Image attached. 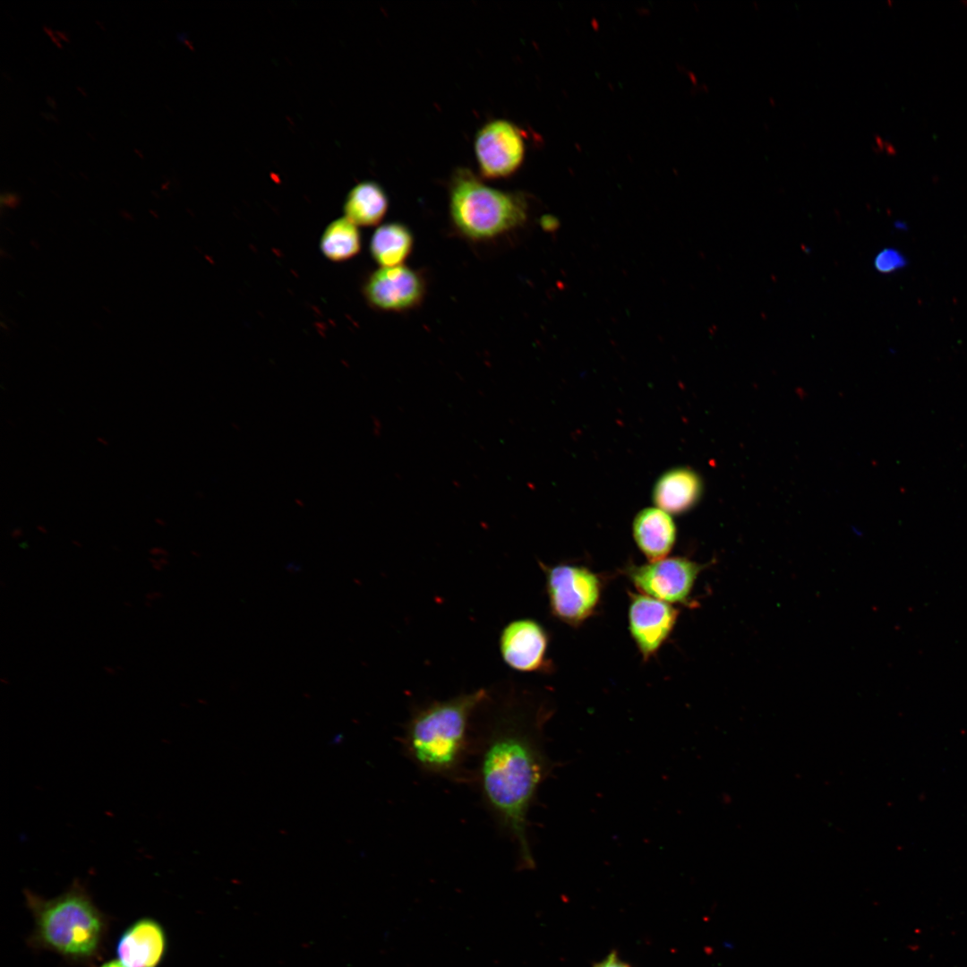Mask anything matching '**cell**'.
I'll use <instances>...</instances> for the list:
<instances>
[{
    "label": "cell",
    "mask_w": 967,
    "mask_h": 967,
    "mask_svg": "<svg viewBox=\"0 0 967 967\" xmlns=\"http://www.w3.org/2000/svg\"><path fill=\"white\" fill-rule=\"evenodd\" d=\"M100 967H125L119 960H112L103 963Z\"/></svg>",
    "instance_id": "21"
},
{
    "label": "cell",
    "mask_w": 967,
    "mask_h": 967,
    "mask_svg": "<svg viewBox=\"0 0 967 967\" xmlns=\"http://www.w3.org/2000/svg\"><path fill=\"white\" fill-rule=\"evenodd\" d=\"M2 202L13 209L19 204L20 198L17 194L7 193L2 196Z\"/></svg>",
    "instance_id": "20"
},
{
    "label": "cell",
    "mask_w": 967,
    "mask_h": 967,
    "mask_svg": "<svg viewBox=\"0 0 967 967\" xmlns=\"http://www.w3.org/2000/svg\"><path fill=\"white\" fill-rule=\"evenodd\" d=\"M47 103H48L49 105H51L53 108H56V101L54 100V98H51V101H50V99H49L48 98H47Z\"/></svg>",
    "instance_id": "22"
},
{
    "label": "cell",
    "mask_w": 967,
    "mask_h": 967,
    "mask_svg": "<svg viewBox=\"0 0 967 967\" xmlns=\"http://www.w3.org/2000/svg\"><path fill=\"white\" fill-rule=\"evenodd\" d=\"M413 246L414 235L408 227L400 222H389L373 232L370 252L381 267H393L404 263Z\"/></svg>",
    "instance_id": "15"
},
{
    "label": "cell",
    "mask_w": 967,
    "mask_h": 967,
    "mask_svg": "<svg viewBox=\"0 0 967 967\" xmlns=\"http://www.w3.org/2000/svg\"><path fill=\"white\" fill-rule=\"evenodd\" d=\"M545 579V593L552 617L579 627L595 615L602 599V577L586 566L539 562Z\"/></svg>",
    "instance_id": "5"
},
{
    "label": "cell",
    "mask_w": 967,
    "mask_h": 967,
    "mask_svg": "<svg viewBox=\"0 0 967 967\" xmlns=\"http://www.w3.org/2000/svg\"><path fill=\"white\" fill-rule=\"evenodd\" d=\"M167 947L166 934L156 920H138L121 935L117 946L118 960L125 967H157Z\"/></svg>",
    "instance_id": "11"
},
{
    "label": "cell",
    "mask_w": 967,
    "mask_h": 967,
    "mask_svg": "<svg viewBox=\"0 0 967 967\" xmlns=\"http://www.w3.org/2000/svg\"><path fill=\"white\" fill-rule=\"evenodd\" d=\"M363 293L372 308L402 312L421 304L426 282L421 272L404 264L381 267L367 277Z\"/></svg>",
    "instance_id": "8"
},
{
    "label": "cell",
    "mask_w": 967,
    "mask_h": 967,
    "mask_svg": "<svg viewBox=\"0 0 967 967\" xmlns=\"http://www.w3.org/2000/svg\"><path fill=\"white\" fill-rule=\"evenodd\" d=\"M56 33L57 35H60V37H61L62 39H65V40H67V41H68V39H67L65 38L64 34V33H62L61 31H56Z\"/></svg>",
    "instance_id": "23"
},
{
    "label": "cell",
    "mask_w": 967,
    "mask_h": 967,
    "mask_svg": "<svg viewBox=\"0 0 967 967\" xmlns=\"http://www.w3.org/2000/svg\"><path fill=\"white\" fill-rule=\"evenodd\" d=\"M525 151L523 132L508 120L485 124L475 138V153L484 178L499 179L513 175L520 167Z\"/></svg>",
    "instance_id": "7"
},
{
    "label": "cell",
    "mask_w": 967,
    "mask_h": 967,
    "mask_svg": "<svg viewBox=\"0 0 967 967\" xmlns=\"http://www.w3.org/2000/svg\"><path fill=\"white\" fill-rule=\"evenodd\" d=\"M25 897L35 920L33 939L39 946L73 960L89 959L98 952L105 919L81 883L75 881L49 900L30 891Z\"/></svg>",
    "instance_id": "3"
},
{
    "label": "cell",
    "mask_w": 967,
    "mask_h": 967,
    "mask_svg": "<svg viewBox=\"0 0 967 967\" xmlns=\"http://www.w3.org/2000/svg\"><path fill=\"white\" fill-rule=\"evenodd\" d=\"M361 245V234L357 226L344 217L329 223L320 241L322 254L332 261H344L353 258L360 252Z\"/></svg>",
    "instance_id": "16"
},
{
    "label": "cell",
    "mask_w": 967,
    "mask_h": 967,
    "mask_svg": "<svg viewBox=\"0 0 967 967\" xmlns=\"http://www.w3.org/2000/svg\"><path fill=\"white\" fill-rule=\"evenodd\" d=\"M632 535L638 550L648 561H654L666 558L672 550L677 528L669 513L658 508H646L635 517Z\"/></svg>",
    "instance_id": "13"
},
{
    "label": "cell",
    "mask_w": 967,
    "mask_h": 967,
    "mask_svg": "<svg viewBox=\"0 0 967 967\" xmlns=\"http://www.w3.org/2000/svg\"><path fill=\"white\" fill-rule=\"evenodd\" d=\"M593 967H631L627 963L623 962L616 951H612L601 962L595 963Z\"/></svg>",
    "instance_id": "18"
},
{
    "label": "cell",
    "mask_w": 967,
    "mask_h": 967,
    "mask_svg": "<svg viewBox=\"0 0 967 967\" xmlns=\"http://www.w3.org/2000/svg\"><path fill=\"white\" fill-rule=\"evenodd\" d=\"M389 208L384 189L374 181H363L347 193L344 203L345 218L355 225L372 227L379 224Z\"/></svg>",
    "instance_id": "14"
},
{
    "label": "cell",
    "mask_w": 967,
    "mask_h": 967,
    "mask_svg": "<svg viewBox=\"0 0 967 967\" xmlns=\"http://www.w3.org/2000/svg\"><path fill=\"white\" fill-rule=\"evenodd\" d=\"M541 225L544 230L552 232L559 227V220L553 216L546 215L541 218Z\"/></svg>",
    "instance_id": "19"
},
{
    "label": "cell",
    "mask_w": 967,
    "mask_h": 967,
    "mask_svg": "<svg viewBox=\"0 0 967 967\" xmlns=\"http://www.w3.org/2000/svg\"><path fill=\"white\" fill-rule=\"evenodd\" d=\"M544 709L509 706L498 712L481 741L475 772L484 802L527 868L535 865L528 812L552 770L543 739Z\"/></svg>",
    "instance_id": "1"
},
{
    "label": "cell",
    "mask_w": 967,
    "mask_h": 967,
    "mask_svg": "<svg viewBox=\"0 0 967 967\" xmlns=\"http://www.w3.org/2000/svg\"><path fill=\"white\" fill-rule=\"evenodd\" d=\"M449 210L458 233L477 242L521 227L528 216V205L521 193L490 187L466 168H458L452 175Z\"/></svg>",
    "instance_id": "4"
},
{
    "label": "cell",
    "mask_w": 967,
    "mask_h": 967,
    "mask_svg": "<svg viewBox=\"0 0 967 967\" xmlns=\"http://www.w3.org/2000/svg\"><path fill=\"white\" fill-rule=\"evenodd\" d=\"M706 567L686 557H666L626 568L638 592L657 600L686 606L695 605L691 594L700 572Z\"/></svg>",
    "instance_id": "6"
},
{
    "label": "cell",
    "mask_w": 967,
    "mask_h": 967,
    "mask_svg": "<svg viewBox=\"0 0 967 967\" xmlns=\"http://www.w3.org/2000/svg\"><path fill=\"white\" fill-rule=\"evenodd\" d=\"M628 623L630 637L644 661L657 654L671 636L680 611L651 596L629 592Z\"/></svg>",
    "instance_id": "10"
},
{
    "label": "cell",
    "mask_w": 967,
    "mask_h": 967,
    "mask_svg": "<svg viewBox=\"0 0 967 967\" xmlns=\"http://www.w3.org/2000/svg\"><path fill=\"white\" fill-rule=\"evenodd\" d=\"M488 697L485 689H478L416 708L404 735L409 758L431 774L449 778L460 774L468 752L471 718Z\"/></svg>",
    "instance_id": "2"
},
{
    "label": "cell",
    "mask_w": 967,
    "mask_h": 967,
    "mask_svg": "<svg viewBox=\"0 0 967 967\" xmlns=\"http://www.w3.org/2000/svg\"><path fill=\"white\" fill-rule=\"evenodd\" d=\"M907 264L904 255L894 248L881 250L874 259L875 269L881 273H891Z\"/></svg>",
    "instance_id": "17"
},
{
    "label": "cell",
    "mask_w": 967,
    "mask_h": 967,
    "mask_svg": "<svg viewBox=\"0 0 967 967\" xmlns=\"http://www.w3.org/2000/svg\"><path fill=\"white\" fill-rule=\"evenodd\" d=\"M702 487L701 478L695 471L677 466L659 476L653 487L652 499L658 509L669 514H683L698 502Z\"/></svg>",
    "instance_id": "12"
},
{
    "label": "cell",
    "mask_w": 967,
    "mask_h": 967,
    "mask_svg": "<svg viewBox=\"0 0 967 967\" xmlns=\"http://www.w3.org/2000/svg\"><path fill=\"white\" fill-rule=\"evenodd\" d=\"M550 635L532 618L508 622L499 637V650L504 663L518 672H548L552 664L548 657Z\"/></svg>",
    "instance_id": "9"
}]
</instances>
